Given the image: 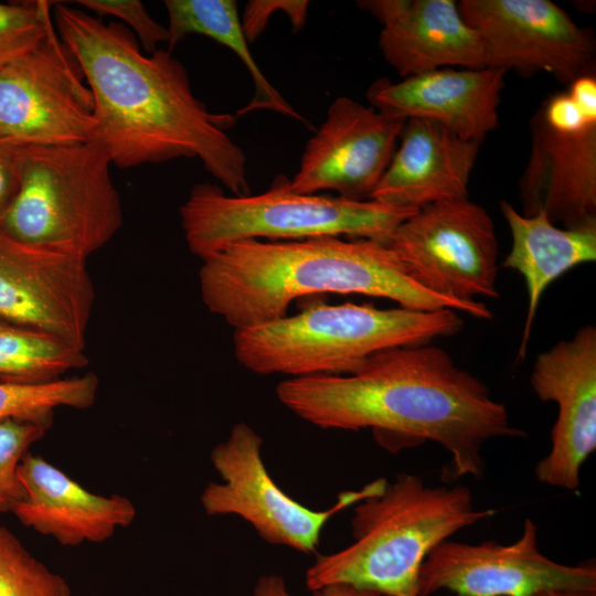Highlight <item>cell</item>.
<instances>
[{
    "label": "cell",
    "instance_id": "cell-1",
    "mask_svg": "<svg viewBox=\"0 0 596 596\" xmlns=\"http://www.w3.org/2000/svg\"><path fill=\"white\" fill-rule=\"evenodd\" d=\"M55 30L77 58L94 98L89 142L127 169L199 158L233 195L251 194L247 159L226 134L237 116L211 111L195 97L183 64L168 50L143 54L120 22L55 2Z\"/></svg>",
    "mask_w": 596,
    "mask_h": 596
},
{
    "label": "cell",
    "instance_id": "cell-2",
    "mask_svg": "<svg viewBox=\"0 0 596 596\" xmlns=\"http://www.w3.org/2000/svg\"><path fill=\"white\" fill-rule=\"evenodd\" d=\"M276 393L301 419L322 429L369 428L387 450L435 441L450 455L455 478H481L485 445L523 435L488 386L436 345L386 349L351 374L291 377Z\"/></svg>",
    "mask_w": 596,
    "mask_h": 596
},
{
    "label": "cell",
    "instance_id": "cell-3",
    "mask_svg": "<svg viewBox=\"0 0 596 596\" xmlns=\"http://www.w3.org/2000/svg\"><path fill=\"white\" fill-rule=\"evenodd\" d=\"M202 260V300L234 330L283 318L294 300L328 292L385 298L409 310L492 317L482 301L466 305L426 290L390 245L371 240H245Z\"/></svg>",
    "mask_w": 596,
    "mask_h": 596
},
{
    "label": "cell",
    "instance_id": "cell-4",
    "mask_svg": "<svg viewBox=\"0 0 596 596\" xmlns=\"http://www.w3.org/2000/svg\"><path fill=\"white\" fill-rule=\"evenodd\" d=\"M496 514L476 509L466 486H427L413 473H398L377 494L354 504L353 542L318 555L307 570L309 590L345 584L383 596H418V578L428 553L458 531Z\"/></svg>",
    "mask_w": 596,
    "mask_h": 596
},
{
    "label": "cell",
    "instance_id": "cell-5",
    "mask_svg": "<svg viewBox=\"0 0 596 596\" xmlns=\"http://www.w3.org/2000/svg\"><path fill=\"white\" fill-rule=\"evenodd\" d=\"M464 320L457 311L380 309L345 302L313 305L294 316L234 330L237 361L248 371L301 377L355 372L386 349L428 344L453 336Z\"/></svg>",
    "mask_w": 596,
    "mask_h": 596
},
{
    "label": "cell",
    "instance_id": "cell-6",
    "mask_svg": "<svg viewBox=\"0 0 596 596\" xmlns=\"http://www.w3.org/2000/svg\"><path fill=\"white\" fill-rule=\"evenodd\" d=\"M190 252L205 259L245 240L300 241L342 235L389 245L397 226L416 211L380 202L295 192L278 174L256 195H225L215 184H195L180 207Z\"/></svg>",
    "mask_w": 596,
    "mask_h": 596
},
{
    "label": "cell",
    "instance_id": "cell-7",
    "mask_svg": "<svg viewBox=\"0 0 596 596\" xmlns=\"http://www.w3.org/2000/svg\"><path fill=\"white\" fill-rule=\"evenodd\" d=\"M110 166L89 141L25 147L19 189L0 228L21 242L87 258L123 225Z\"/></svg>",
    "mask_w": 596,
    "mask_h": 596
},
{
    "label": "cell",
    "instance_id": "cell-8",
    "mask_svg": "<svg viewBox=\"0 0 596 596\" xmlns=\"http://www.w3.org/2000/svg\"><path fill=\"white\" fill-rule=\"evenodd\" d=\"M262 437L247 424H235L228 437L211 451V462L222 482H209L201 503L209 515H237L273 545L315 553L328 521L344 509L380 493L385 478L358 490L340 492L332 507L312 510L284 492L274 481L262 456Z\"/></svg>",
    "mask_w": 596,
    "mask_h": 596
},
{
    "label": "cell",
    "instance_id": "cell-9",
    "mask_svg": "<svg viewBox=\"0 0 596 596\" xmlns=\"http://www.w3.org/2000/svg\"><path fill=\"white\" fill-rule=\"evenodd\" d=\"M389 245L408 276L433 294L466 305L499 297L494 224L469 198L417 210L397 226Z\"/></svg>",
    "mask_w": 596,
    "mask_h": 596
},
{
    "label": "cell",
    "instance_id": "cell-10",
    "mask_svg": "<svg viewBox=\"0 0 596 596\" xmlns=\"http://www.w3.org/2000/svg\"><path fill=\"white\" fill-rule=\"evenodd\" d=\"M94 128L93 94L53 22L34 49L0 71V141L81 143Z\"/></svg>",
    "mask_w": 596,
    "mask_h": 596
},
{
    "label": "cell",
    "instance_id": "cell-11",
    "mask_svg": "<svg viewBox=\"0 0 596 596\" xmlns=\"http://www.w3.org/2000/svg\"><path fill=\"white\" fill-rule=\"evenodd\" d=\"M531 149L519 181L523 215L543 211L564 227L596 222V111L567 89L550 95L530 123Z\"/></svg>",
    "mask_w": 596,
    "mask_h": 596
},
{
    "label": "cell",
    "instance_id": "cell-12",
    "mask_svg": "<svg viewBox=\"0 0 596 596\" xmlns=\"http://www.w3.org/2000/svg\"><path fill=\"white\" fill-rule=\"evenodd\" d=\"M455 596H533L547 589L596 592V565L557 563L539 550L538 528L525 519L511 544L443 541L426 556L418 596L438 590Z\"/></svg>",
    "mask_w": 596,
    "mask_h": 596
},
{
    "label": "cell",
    "instance_id": "cell-13",
    "mask_svg": "<svg viewBox=\"0 0 596 596\" xmlns=\"http://www.w3.org/2000/svg\"><path fill=\"white\" fill-rule=\"evenodd\" d=\"M458 9L481 41L486 67L546 72L567 85L594 70L592 31L550 0H461Z\"/></svg>",
    "mask_w": 596,
    "mask_h": 596
},
{
    "label": "cell",
    "instance_id": "cell-14",
    "mask_svg": "<svg viewBox=\"0 0 596 596\" xmlns=\"http://www.w3.org/2000/svg\"><path fill=\"white\" fill-rule=\"evenodd\" d=\"M86 259L0 228V317L85 350L95 302Z\"/></svg>",
    "mask_w": 596,
    "mask_h": 596
},
{
    "label": "cell",
    "instance_id": "cell-15",
    "mask_svg": "<svg viewBox=\"0 0 596 596\" xmlns=\"http://www.w3.org/2000/svg\"><path fill=\"white\" fill-rule=\"evenodd\" d=\"M404 123L352 98L338 97L308 140L291 189L370 200L396 151Z\"/></svg>",
    "mask_w": 596,
    "mask_h": 596
},
{
    "label": "cell",
    "instance_id": "cell-16",
    "mask_svg": "<svg viewBox=\"0 0 596 596\" xmlns=\"http://www.w3.org/2000/svg\"><path fill=\"white\" fill-rule=\"evenodd\" d=\"M530 383L541 401L557 406L551 449L538 462L535 477L544 485L574 491L583 465L596 449L595 326L585 324L571 339L541 352Z\"/></svg>",
    "mask_w": 596,
    "mask_h": 596
},
{
    "label": "cell",
    "instance_id": "cell-17",
    "mask_svg": "<svg viewBox=\"0 0 596 596\" xmlns=\"http://www.w3.org/2000/svg\"><path fill=\"white\" fill-rule=\"evenodd\" d=\"M505 74L493 67L440 68L396 83L382 77L370 85L366 97L391 117L433 120L480 145L499 125Z\"/></svg>",
    "mask_w": 596,
    "mask_h": 596
},
{
    "label": "cell",
    "instance_id": "cell-18",
    "mask_svg": "<svg viewBox=\"0 0 596 596\" xmlns=\"http://www.w3.org/2000/svg\"><path fill=\"white\" fill-rule=\"evenodd\" d=\"M358 6L382 23L379 47L403 78L486 67L481 41L454 0H366Z\"/></svg>",
    "mask_w": 596,
    "mask_h": 596
},
{
    "label": "cell",
    "instance_id": "cell-19",
    "mask_svg": "<svg viewBox=\"0 0 596 596\" xmlns=\"http://www.w3.org/2000/svg\"><path fill=\"white\" fill-rule=\"evenodd\" d=\"M18 476L23 497L10 512L61 545L105 542L136 518L137 509L127 497L93 493L41 456L28 453Z\"/></svg>",
    "mask_w": 596,
    "mask_h": 596
},
{
    "label": "cell",
    "instance_id": "cell-20",
    "mask_svg": "<svg viewBox=\"0 0 596 596\" xmlns=\"http://www.w3.org/2000/svg\"><path fill=\"white\" fill-rule=\"evenodd\" d=\"M479 146L436 121L406 119L396 151L370 200L417 211L466 199Z\"/></svg>",
    "mask_w": 596,
    "mask_h": 596
},
{
    "label": "cell",
    "instance_id": "cell-21",
    "mask_svg": "<svg viewBox=\"0 0 596 596\" xmlns=\"http://www.w3.org/2000/svg\"><path fill=\"white\" fill-rule=\"evenodd\" d=\"M500 211L511 234V248L502 267L518 272L525 281L528 310L517 360L522 361L533 321L545 289L571 268L596 260V222L558 227L543 211L526 216L509 202Z\"/></svg>",
    "mask_w": 596,
    "mask_h": 596
},
{
    "label": "cell",
    "instance_id": "cell-22",
    "mask_svg": "<svg viewBox=\"0 0 596 596\" xmlns=\"http://www.w3.org/2000/svg\"><path fill=\"white\" fill-rule=\"evenodd\" d=\"M169 32L168 51L190 34L207 36L231 49L243 62L254 83L252 100L237 116L265 109L308 125L306 120L269 83L252 55L234 0H166Z\"/></svg>",
    "mask_w": 596,
    "mask_h": 596
},
{
    "label": "cell",
    "instance_id": "cell-23",
    "mask_svg": "<svg viewBox=\"0 0 596 596\" xmlns=\"http://www.w3.org/2000/svg\"><path fill=\"white\" fill-rule=\"evenodd\" d=\"M87 364L85 350L0 317V382H49Z\"/></svg>",
    "mask_w": 596,
    "mask_h": 596
},
{
    "label": "cell",
    "instance_id": "cell-24",
    "mask_svg": "<svg viewBox=\"0 0 596 596\" xmlns=\"http://www.w3.org/2000/svg\"><path fill=\"white\" fill-rule=\"evenodd\" d=\"M98 385L93 372L42 383L0 382V422L30 423L49 430L56 408L93 406Z\"/></svg>",
    "mask_w": 596,
    "mask_h": 596
},
{
    "label": "cell",
    "instance_id": "cell-25",
    "mask_svg": "<svg viewBox=\"0 0 596 596\" xmlns=\"http://www.w3.org/2000/svg\"><path fill=\"white\" fill-rule=\"evenodd\" d=\"M0 596H72L67 581L0 526Z\"/></svg>",
    "mask_w": 596,
    "mask_h": 596
},
{
    "label": "cell",
    "instance_id": "cell-26",
    "mask_svg": "<svg viewBox=\"0 0 596 596\" xmlns=\"http://www.w3.org/2000/svg\"><path fill=\"white\" fill-rule=\"evenodd\" d=\"M47 0L0 2V71L34 49L53 23Z\"/></svg>",
    "mask_w": 596,
    "mask_h": 596
},
{
    "label": "cell",
    "instance_id": "cell-27",
    "mask_svg": "<svg viewBox=\"0 0 596 596\" xmlns=\"http://www.w3.org/2000/svg\"><path fill=\"white\" fill-rule=\"evenodd\" d=\"M46 429L30 423L0 422V513L10 512L23 497L18 469L29 448L41 440Z\"/></svg>",
    "mask_w": 596,
    "mask_h": 596
},
{
    "label": "cell",
    "instance_id": "cell-28",
    "mask_svg": "<svg viewBox=\"0 0 596 596\" xmlns=\"http://www.w3.org/2000/svg\"><path fill=\"white\" fill-rule=\"evenodd\" d=\"M75 3L97 18L115 17L125 22L147 54L169 42L167 26L157 22L139 0H78Z\"/></svg>",
    "mask_w": 596,
    "mask_h": 596
},
{
    "label": "cell",
    "instance_id": "cell-29",
    "mask_svg": "<svg viewBox=\"0 0 596 596\" xmlns=\"http://www.w3.org/2000/svg\"><path fill=\"white\" fill-rule=\"evenodd\" d=\"M24 146L0 141V219L19 189Z\"/></svg>",
    "mask_w": 596,
    "mask_h": 596
},
{
    "label": "cell",
    "instance_id": "cell-30",
    "mask_svg": "<svg viewBox=\"0 0 596 596\" xmlns=\"http://www.w3.org/2000/svg\"><path fill=\"white\" fill-rule=\"evenodd\" d=\"M254 596H291L281 576L270 574L262 576L255 587ZM312 596H383L345 584H333L312 592Z\"/></svg>",
    "mask_w": 596,
    "mask_h": 596
},
{
    "label": "cell",
    "instance_id": "cell-31",
    "mask_svg": "<svg viewBox=\"0 0 596 596\" xmlns=\"http://www.w3.org/2000/svg\"><path fill=\"white\" fill-rule=\"evenodd\" d=\"M533 596H596V592L572 589H547Z\"/></svg>",
    "mask_w": 596,
    "mask_h": 596
}]
</instances>
